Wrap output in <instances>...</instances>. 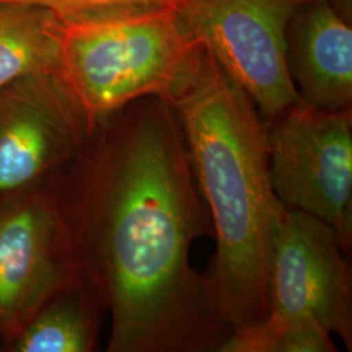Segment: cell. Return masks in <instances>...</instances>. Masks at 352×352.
Instances as JSON below:
<instances>
[{"instance_id": "obj_1", "label": "cell", "mask_w": 352, "mask_h": 352, "mask_svg": "<svg viewBox=\"0 0 352 352\" xmlns=\"http://www.w3.org/2000/svg\"><path fill=\"white\" fill-rule=\"evenodd\" d=\"M51 188L76 272L110 316L107 351L221 352L232 331L190 265L212 219L168 102L98 118Z\"/></svg>"}, {"instance_id": "obj_2", "label": "cell", "mask_w": 352, "mask_h": 352, "mask_svg": "<svg viewBox=\"0 0 352 352\" xmlns=\"http://www.w3.org/2000/svg\"><path fill=\"white\" fill-rule=\"evenodd\" d=\"M164 100L183 131L212 219L217 250L205 276L235 334L266 314L270 248L285 210L270 183L266 122L201 45Z\"/></svg>"}, {"instance_id": "obj_3", "label": "cell", "mask_w": 352, "mask_h": 352, "mask_svg": "<svg viewBox=\"0 0 352 352\" xmlns=\"http://www.w3.org/2000/svg\"><path fill=\"white\" fill-rule=\"evenodd\" d=\"M347 257L333 227L285 206L270 248L264 318L232 334L221 352H334L331 334L351 351Z\"/></svg>"}, {"instance_id": "obj_4", "label": "cell", "mask_w": 352, "mask_h": 352, "mask_svg": "<svg viewBox=\"0 0 352 352\" xmlns=\"http://www.w3.org/2000/svg\"><path fill=\"white\" fill-rule=\"evenodd\" d=\"M50 32L56 74L91 126L142 97L166 98L200 46L173 10L80 20L52 14Z\"/></svg>"}, {"instance_id": "obj_5", "label": "cell", "mask_w": 352, "mask_h": 352, "mask_svg": "<svg viewBox=\"0 0 352 352\" xmlns=\"http://www.w3.org/2000/svg\"><path fill=\"white\" fill-rule=\"evenodd\" d=\"M269 175L287 209L333 227L352 248V109L327 111L298 100L266 123Z\"/></svg>"}, {"instance_id": "obj_6", "label": "cell", "mask_w": 352, "mask_h": 352, "mask_svg": "<svg viewBox=\"0 0 352 352\" xmlns=\"http://www.w3.org/2000/svg\"><path fill=\"white\" fill-rule=\"evenodd\" d=\"M302 0H183L176 14L184 33L257 106L266 123L299 100L289 77L286 32Z\"/></svg>"}, {"instance_id": "obj_7", "label": "cell", "mask_w": 352, "mask_h": 352, "mask_svg": "<svg viewBox=\"0 0 352 352\" xmlns=\"http://www.w3.org/2000/svg\"><path fill=\"white\" fill-rule=\"evenodd\" d=\"M62 78L42 72L0 90V205L49 188L91 129Z\"/></svg>"}, {"instance_id": "obj_8", "label": "cell", "mask_w": 352, "mask_h": 352, "mask_svg": "<svg viewBox=\"0 0 352 352\" xmlns=\"http://www.w3.org/2000/svg\"><path fill=\"white\" fill-rule=\"evenodd\" d=\"M77 274L52 188L0 205L1 351Z\"/></svg>"}, {"instance_id": "obj_9", "label": "cell", "mask_w": 352, "mask_h": 352, "mask_svg": "<svg viewBox=\"0 0 352 352\" xmlns=\"http://www.w3.org/2000/svg\"><path fill=\"white\" fill-rule=\"evenodd\" d=\"M289 77L299 100L317 109H352V23L327 0H302L286 32Z\"/></svg>"}, {"instance_id": "obj_10", "label": "cell", "mask_w": 352, "mask_h": 352, "mask_svg": "<svg viewBox=\"0 0 352 352\" xmlns=\"http://www.w3.org/2000/svg\"><path fill=\"white\" fill-rule=\"evenodd\" d=\"M104 305L78 273L43 302L4 352H93L98 350Z\"/></svg>"}, {"instance_id": "obj_11", "label": "cell", "mask_w": 352, "mask_h": 352, "mask_svg": "<svg viewBox=\"0 0 352 352\" xmlns=\"http://www.w3.org/2000/svg\"><path fill=\"white\" fill-rule=\"evenodd\" d=\"M51 12L25 4H0V90L28 76L56 71Z\"/></svg>"}, {"instance_id": "obj_12", "label": "cell", "mask_w": 352, "mask_h": 352, "mask_svg": "<svg viewBox=\"0 0 352 352\" xmlns=\"http://www.w3.org/2000/svg\"><path fill=\"white\" fill-rule=\"evenodd\" d=\"M183 0H0V4L33 6L68 20L177 11Z\"/></svg>"}, {"instance_id": "obj_13", "label": "cell", "mask_w": 352, "mask_h": 352, "mask_svg": "<svg viewBox=\"0 0 352 352\" xmlns=\"http://www.w3.org/2000/svg\"><path fill=\"white\" fill-rule=\"evenodd\" d=\"M340 16L352 23V0H327Z\"/></svg>"}, {"instance_id": "obj_14", "label": "cell", "mask_w": 352, "mask_h": 352, "mask_svg": "<svg viewBox=\"0 0 352 352\" xmlns=\"http://www.w3.org/2000/svg\"><path fill=\"white\" fill-rule=\"evenodd\" d=\"M0 351H1V343H0Z\"/></svg>"}]
</instances>
